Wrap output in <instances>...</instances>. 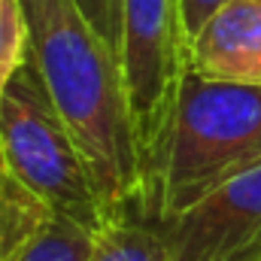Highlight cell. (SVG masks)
<instances>
[{
  "label": "cell",
  "mask_w": 261,
  "mask_h": 261,
  "mask_svg": "<svg viewBox=\"0 0 261 261\" xmlns=\"http://www.w3.org/2000/svg\"><path fill=\"white\" fill-rule=\"evenodd\" d=\"M3 167H6V161H3V146H0V176H3Z\"/></svg>",
  "instance_id": "obj_13"
},
{
  "label": "cell",
  "mask_w": 261,
  "mask_h": 261,
  "mask_svg": "<svg viewBox=\"0 0 261 261\" xmlns=\"http://www.w3.org/2000/svg\"><path fill=\"white\" fill-rule=\"evenodd\" d=\"M0 146L6 167L28 189L46 197L55 213L94 234L110 225L91 167L31 58L3 91Z\"/></svg>",
  "instance_id": "obj_3"
},
{
  "label": "cell",
  "mask_w": 261,
  "mask_h": 261,
  "mask_svg": "<svg viewBox=\"0 0 261 261\" xmlns=\"http://www.w3.org/2000/svg\"><path fill=\"white\" fill-rule=\"evenodd\" d=\"M31 61L73 130L107 219H140V161L116 49L76 0H21Z\"/></svg>",
  "instance_id": "obj_1"
},
{
  "label": "cell",
  "mask_w": 261,
  "mask_h": 261,
  "mask_svg": "<svg viewBox=\"0 0 261 261\" xmlns=\"http://www.w3.org/2000/svg\"><path fill=\"white\" fill-rule=\"evenodd\" d=\"M119 64L125 76L140 161V219L161 173L179 82L189 70V37L179 0H125Z\"/></svg>",
  "instance_id": "obj_4"
},
{
  "label": "cell",
  "mask_w": 261,
  "mask_h": 261,
  "mask_svg": "<svg viewBox=\"0 0 261 261\" xmlns=\"http://www.w3.org/2000/svg\"><path fill=\"white\" fill-rule=\"evenodd\" d=\"M91 261H170V252L152 225L140 219H116L97 234Z\"/></svg>",
  "instance_id": "obj_8"
},
{
  "label": "cell",
  "mask_w": 261,
  "mask_h": 261,
  "mask_svg": "<svg viewBox=\"0 0 261 261\" xmlns=\"http://www.w3.org/2000/svg\"><path fill=\"white\" fill-rule=\"evenodd\" d=\"M170 261H261V164L195 206L146 222Z\"/></svg>",
  "instance_id": "obj_5"
},
{
  "label": "cell",
  "mask_w": 261,
  "mask_h": 261,
  "mask_svg": "<svg viewBox=\"0 0 261 261\" xmlns=\"http://www.w3.org/2000/svg\"><path fill=\"white\" fill-rule=\"evenodd\" d=\"M31 58V31L21 0H0V100L12 76Z\"/></svg>",
  "instance_id": "obj_10"
},
{
  "label": "cell",
  "mask_w": 261,
  "mask_h": 261,
  "mask_svg": "<svg viewBox=\"0 0 261 261\" xmlns=\"http://www.w3.org/2000/svg\"><path fill=\"white\" fill-rule=\"evenodd\" d=\"M261 164V88L186 70L155 195L140 222L176 216Z\"/></svg>",
  "instance_id": "obj_2"
},
{
  "label": "cell",
  "mask_w": 261,
  "mask_h": 261,
  "mask_svg": "<svg viewBox=\"0 0 261 261\" xmlns=\"http://www.w3.org/2000/svg\"><path fill=\"white\" fill-rule=\"evenodd\" d=\"M97 234L67 216H55L43 237L18 261H91Z\"/></svg>",
  "instance_id": "obj_9"
},
{
  "label": "cell",
  "mask_w": 261,
  "mask_h": 261,
  "mask_svg": "<svg viewBox=\"0 0 261 261\" xmlns=\"http://www.w3.org/2000/svg\"><path fill=\"white\" fill-rule=\"evenodd\" d=\"M189 70L261 88V0H228L189 40Z\"/></svg>",
  "instance_id": "obj_6"
},
{
  "label": "cell",
  "mask_w": 261,
  "mask_h": 261,
  "mask_svg": "<svg viewBox=\"0 0 261 261\" xmlns=\"http://www.w3.org/2000/svg\"><path fill=\"white\" fill-rule=\"evenodd\" d=\"M228 0H179V9H182V24H186V37L192 40L197 31L225 6Z\"/></svg>",
  "instance_id": "obj_12"
},
{
  "label": "cell",
  "mask_w": 261,
  "mask_h": 261,
  "mask_svg": "<svg viewBox=\"0 0 261 261\" xmlns=\"http://www.w3.org/2000/svg\"><path fill=\"white\" fill-rule=\"evenodd\" d=\"M55 206L28 189L9 167L0 176V261H18L52 225Z\"/></svg>",
  "instance_id": "obj_7"
},
{
  "label": "cell",
  "mask_w": 261,
  "mask_h": 261,
  "mask_svg": "<svg viewBox=\"0 0 261 261\" xmlns=\"http://www.w3.org/2000/svg\"><path fill=\"white\" fill-rule=\"evenodd\" d=\"M79 9L85 12V18L94 24V31L116 49H122V9L125 0H76Z\"/></svg>",
  "instance_id": "obj_11"
}]
</instances>
